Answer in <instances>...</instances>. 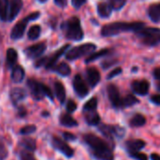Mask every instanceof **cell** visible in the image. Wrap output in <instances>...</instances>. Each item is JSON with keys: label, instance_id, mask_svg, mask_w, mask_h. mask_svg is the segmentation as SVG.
<instances>
[{"label": "cell", "instance_id": "6", "mask_svg": "<svg viewBox=\"0 0 160 160\" xmlns=\"http://www.w3.org/2000/svg\"><path fill=\"white\" fill-rule=\"evenodd\" d=\"M96 49H97V45L95 43H91V42L84 43V44L74 47V48L70 49L69 51H68L66 53V58H67V60L73 61V60L81 58L84 55L93 53L96 51Z\"/></svg>", "mask_w": 160, "mask_h": 160}, {"label": "cell", "instance_id": "5", "mask_svg": "<svg viewBox=\"0 0 160 160\" xmlns=\"http://www.w3.org/2000/svg\"><path fill=\"white\" fill-rule=\"evenodd\" d=\"M27 86L35 99L41 100L44 97H48L51 100H53V95L52 93V90L47 85L34 79H29L27 81Z\"/></svg>", "mask_w": 160, "mask_h": 160}, {"label": "cell", "instance_id": "27", "mask_svg": "<svg viewBox=\"0 0 160 160\" xmlns=\"http://www.w3.org/2000/svg\"><path fill=\"white\" fill-rule=\"evenodd\" d=\"M146 124V118L144 115L141 114V113H137L135 114L129 121V125L132 128H140L142 127Z\"/></svg>", "mask_w": 160, "mask_h": 160}, {"label": "cell", "instance_id": "36", "mask_svg": "<svg viewBox=\"0 0 160 160\" xmlns=\"http://www.w3.org/2000/svg\"><path fill=\"white\" fill-rule=\"evenodd\" d=\"M20 159L21 160H37L35 157L31 154L30 151H22L20 153Z\"/></svg>", "mask_w": 160, "mask_h": 160}, {"label": "cell", "instance_id": "50", "mask_svg": "<svg viewBox=\"0 0 160 160\" xmlns=\"http://www.w3.org/2000/svg\"><path fill=\"white\" fill-rule=\"evenodd\" d=\"M158 89L160 91V82H158Z\"/></svg>", "mask_w": 160, "mask_h": 160}, {"label": "cell", "instance_id": "24", "mask_svg": "<svg viewBox=\"0 0 160 160\" xmlns=\"http://www.w3.org/2000/svg\"><path fill=\"white\" fill-rule=\"evenodd\" d=\"M112 51V49L106 48V49H102V50H100L99 52H94L93 53H91V54L86 58L85 63H86V64H89V63H91V62H93V61L98 60V59L100 58V57H103V56H105V55H108L109 53H111Z\"/></svg>", "mask_w": 160, "mask_h": 160}, {"label": "cell", "instance_id": "10", "mask_svg": "<svg viewBox=\"0 0 160 160\" xmlns=\"http://www.w3.org/2000/svg\"><path fill=\"white\" fill-rule=\"evenodd\" d=\"M52 146H53L56 150H58L59 152H61L65 157H67V158H71V157H73V155H74L73 149H72L66 142H64V141L61 140L60 138L53 137L52 140Z\"/></svg>", "mask_w": 160, "mask_h": 160}, {"label": "cell", "instance_id": "26", "mask_svg": "<svg viewBox=\"0 0 160 160\" xmlns=\"http://www.w3.org/2000/svg\"><path fill=\"white\" fill-rule=\"evenodd\" d=\"M60 124L67 128H74L78 126V122L69 114H62L60 117Z\"/></svg>", "mask_w": 160, "mask_h": 160}, {"label": "cell", "instance_id": "33", "mask_svg": "<svg viewBox=\"0 0 160 160\" xmlns=\"http://www.w3.org/2000/svg\"><path fill=\"white\" fill-rule=\"evenodd\" d=\"M98 107V98H92L91 99H89L83 106V111L85 112H93L96 111Z\"/></svg>", "mask_w": 160, "mask_h": 160}, {"label": "cell", "instance_id": "12", "mask_svg": "<svg viewBox=\"0 0 160 160\" xmlns=\"http://www.w3.org/2000/svg\"><path fill=\"white\" fill-rule=\"evenodd\" d=\"M45 51H46V44L44 42H40V43L34 44L30 47H27L24 50V53L28 58L36 59L39 57Z\"/></svg>", "mask_w": 160, "mask_h": 160}, {"label": "cell", "instance_id": "29", "mask_svg": "<svg viewBox=\"0 0 160 160\" xmlns=\"http://www.w3.org/2000/svg\"><path fill=\"white\" fill-rule=\"evenodd\" d=\"M139 103V99L133 96V95H128L125 98H122V102H121V109H125L130 106H133L135 104Z\"/></svg>", "mask_w": 160, "mask_h": 160}, {"label": "cell", "instance_id": "9", "mask_svg": "<svg viewBox=\"0 0 160 160\" xmlns=\"http://www.w3.org/2000/svg\"><path fill=\"white\" fill-rule=\"evenodd\" d=\"M73 88H74V91L77 94V96L80 97L81 98H85L89 93L88 87L80 74L75 75V77L73 79Z\"/></svg>", "mask_w": 160, "mask_h": 160}, {"label": "cell", "instance_id": "47", "mask_svg": "<svg viewBox=\"0 0 160 160\" xmlns=\"http://www.w3.org/2000/svg\"><path fill=\"white\" fill-rule=\"evenodd\" d=\"M153 75H154V78L157 79V80H159L160 81V67H158L154 69L153 71Z\"/></svg>", "mask_w": 160, "mask_h": 160}, {"label": "cell", "instance_id": "2", "mask_svg": "<svg viewBox=\"0 0 160 160\" xmlns=\"http://www.w3.org/2000/svg\"><path fill=\"white\" fill-rule=\"evenodd\" d=\"M145 24L143 22H114L112 23H108L102 26L101 28V36L103 37H112L117 36L126 32H137L138 30L144 27Z\"/></svg>", "mask_w": 160, "mask_h": 160}, {"label": "cell", "instance_id": "11", "mask_svg": "<svg viewBox=\"0 0 160 160\" xmlns=\"http://www.w3.org/2000/svg\"><path fill=\"white\" fill-rule=\"evenodd\" d=\"M107 93L112 107L115 109H121L122 98L120 96L117 86H115L114 84H109L107 87Z\"/></svg>", "mask_w": 160, "mask_h": 160}, {"label": "cell", "instance_id": "44", "mask_svg": "<svg viewBox=\"0 0 160 160\" xmlns=\"http://www.w3.org/2000/svg\"><path fill=\"white\" fill-rule=\"evenodd\" d=\"M63 137L67 141H75L76 140V136L73 135V134H71V133H69V132H65L63 134Z\"/></svg>", "mask_w": 160, "mask_h": 160}, {"label": "cell", "instance_id": "21", "mask_svg": "<svg viewBox=\"0 0 160 160\" xmlns=\"http://www.w3.org/2000/svg\"><path fill=\"white\" fill-rule=\"evenodd\" d=\"M126 146L128 150L130 152H139L145 146V142L142 140H131L127 142Z\"/></svg>", "mask_w": 160, "mask_h": 160}, {"label": "cell", "instance_id": "17", "mask_svg": "<svg viewBox=\"0 0 160 160\" xmlns=\"http://www.w3.org/2000/svg\"><path fill=\"white\" fill-rule=\"evenodd\" d=\"M26 97V92L22 88H13L9 93V98L14 105L23 100Z\"/></svg>", "mask_w": 160, "mask_h": 160}, {"label": "cell", "instance_id": "18", "mask_svg": "<svg viewBox=\"0 0 160 160\" xmlns=\"http://www.w3.org/2000/svg\"><path fill=\"white\" fill-rule=\"evenodd\" d=\"M25 75V71L23 69V68L22 66L16 65L12 68V71H11V80L13 82L15 83H20L22 82L23 78Z\"/></svg>", "mask_w": 160, "mask_h": 160}, {"label": "cell", "instance_id": "34", "mask_svg": "<svg viewBox=\"0 0 160 160\" xmlns=\"http://www.w3.org/2000/svg\"><path fill=\"white\" fill-rule=\"evenodd\" d=\"M110 6L112 7V10H121L127 4V0H110Z\"/></svg>", "mask_w": 160, "mask_h": 160}, {"label": "cell", "instance_id": "8", "mask_svg": "<svg viewBox=\"0 0 160 160\" xmlns=\"http://www.w3.org/2000/svg\"><path fill=\"white\" fill-rule=\"evenodd\" d=\"M102 134L109 140H113V137H122L125 134V129L119 126H108V125H100L99 127Z\"/></svg>", "mask_w": 160, "mask_h": 160}, {"label": "cell", "instance_id": "31", "mask_svg": "<svg viewBox=\"0 0 160 160\" xmlns=\"http://www.w3.org/2000/svg\"><path fill=\"white\" fill-rule=\"evenodd\" d=\"M8 0H0V19L2 21L8 20Z\"/></svg>", "mask_w": 160, "mask_h": 160}, {"label": "cell", "instance_id": "45", "mask_svg": "<svg viewBox=\"0 0 160 160\" xmlns=\"http://www.w3.org/2000/svg\"><path fill=\"white\" fill-rule=\"evenodd\" d=\"M151 101L156 104V105H160V94H157L151 97Z\"/></svg>", "mask_w": 160, "mask_h": 160}, {"label": "cell", "instance_id": "43", "mask_svg": "<svg viewBox=\"0 0 160 160\" xmlns=\"http://www.w3.org/2000/svg\"><path fill=\"white\" fill-rule=\"evenodd\" d=\"M47 59H48V57H43V58L39 59V60H37V62L35 63V67H37V68H40V67H42V66L46 65V63H47Z\"/></svg>", "mask_w": 160, "mask_h": 160}, {"label": "cell", "instance_id": "1", "mask_svg": "<svg viewBox=\"0 0 160 160\" xmlns=\"http://www.w3.org/2000/svg\"><path fill=\"white\" fill-rule=\"evenodd\" d=\"M83 141L91 149L95 158L98 160L114 159L112 147H111L110 144L103 139L98 137L95 134L89 133L83 136Z\"/></svg>", "mask_w": 160, "mask_h": 160}, {"label": "cell", "instance_id": "38", "mask_svg": "<svg viewBox=\"0 0 160 160\" xmlns=\"http://www.w3.org/2000/svg\"><path fill=\"white\" fill-rule=\"evenodd\" d=\"M122 71H123V69H122L121 68H115L113 70H112V71L109 73V75L107 76V79H108V80H112V79H113L114 77L120 75V74L122 73Z\"/></svg>", "mask_w": 160, "mask_h": 160}, {"label": "cell", "instance_id": "39", "mask_svg": "<svg viewBox=\"0 0 160 160\" xmlns=\"http://www.w3.org/2000/svg\"><path fill=\"white\" fill-rule=\"evenodd\" d=\"M77 109V104L75 103V101H73L72 99H69L67 103V111L68 112H75Z\"/></svg>", "mask_w": 160, "mask_h": 160}, {"label": "cell", "instance_id": "40", "mask_svg": "<svg viewBox=\"0 0 160 160\" xmlns=\"http://www.w3.org/2000/svg\"><path fill=\"white\" fill-rule=\"evenodd\" d=\"M118 61L116 60V59H109V60H105V61H103L102 62V64H101V66H102V68H104V69H106V68H111L112 66H113L115 63H117Z\"/></svg>", "mask_w": 160, "mask_h": 160}, {"label": "cell", "instance_id": "30", "mask_svg": "<svg viewBox=\"0 0 160 160\" xmlns=\"http://www.w3.org/2000/svg\"><path fill=\"white\" fill-rule=\"evenodd\" d=\"M40 33H41V27L39 25H38V24H35V25H33V26H31L29 28V31L27 33V37H28L29 39L35 40V39L39 38Z\"/></svg>", "mask_w": 160, "mask_h": 160}, {"label": "cell", "instance_id": "13", "mask_svg": "<svg viewBox=\"0 0 160 160\" xmlns=\"http://www.w3.org/2000/svg\"><path fill=\"white\" fill-rule=\"evenodd\" d=\"M131 87L135 94H137L139 96H145L149 92L150 83L146 80H138V81H134L132 82Z\"/></svg>", "mask_w": 160, "mask_h": 160}, {"label": "cell", "instance_id": "15", "mask_svg": "<svg viewBox=\"0 0 160 160\" xmlns=\"http://www.w3.org/2000/svg\"><path fill=\"white\" fill-rule=\"evenodd\" d=\"M68 49H69V44H66V45H64L63 47H61L58 51H56L55 53H54L53 55H52L51 57H48L47 63H46V65H45V68H46L47 69H52V68L55 66L57 60H58L65 52H67V51H68Z\"/></svg>", "mask_w": 160, "mask_h": 160}, {"label": "cell", "instance_id": "16", "mask_svg": "<svg viewBox=\"0 0 160 160\" xmlns=\"http://www.w3.org/2000/svg\"><path fill=\"white\" fill-rule=\"evenodd\" d=\"M86 78L91 87H96L100 81V73L98 68L90 67L86 69Z\"/></svg>", "mask_w": 160, "mask_h": 160}, {"label": "cell", "instance_id": "23", "mask_svg": "<svg viewBox=\"0 0 160 160\" xmlns=\"http://www.w3.org/2000/svg\"><path fill=\"white\" fill-rule=\"evenodd\" d=\"M52 70L56 73H58L59 75L63 76V77H67L68 76L70 73H71V69H70V67L65 63V62H62L58 65H55L53 68H52Z\"/></svg>", "mask_w": 160, "mask_h": 160}, {"label": "cell", "instance_id": "7", "mask_svg": "<svg viewBox=\"0 0 160 160\" xmlns=\"http://www.w3.org/2000/svg\"><path fill=\"white\" fill-rule=\"evenodd\" d=\"M39 16H40V12L37 11V12H33V13L27 15L25 18H23L22 20L19 21L14 25V27L12 28L11 33H10V38L12 39H20V38H22V36H23V34H24V31L26 29L27 23L30 21L37 20Z\"/></svg>", "mask_w": 160, "mask_h": 160}, {"label": "cell", "instance_id": "48", "mask_svg": "<svg viewBox=\"0 0 160 160\" xmlns=\"http://www.w3.org/2000/svg\"><path fill=\"white\" fill-rule=\"evenodd\" d=\"M151 160H160V156L157 153H153L151 155Z\"/></svg>", "mask_w": 160, "mask_h": 160}, {"label": "cell", "instance_id": "3", "mask_svg": "<svg viewBox=\"0 0 160 160\" xmlns=\"http://www.w3.org/2000/svg\"><path fill=\"white\" fill-rule=\"evenodd\" d=\"M62 29L68 39L80 41L83 38L84 34L81 25V21L78 17L73 16L66 21L62 25Z\"/></svg>", "mask_w": 160, "mask_h": 160}, {"label": "cell", "instance_id": "14", "mask_svg": "<svg viewBox=\"0 0 160 160\" xmlns=\"http://www.w3.org/2000/svg\"><path fill=\"white\" fill-rule=\"evenodd\" d=\"M22 8V0H10L8 4V21H13Z\"/></svg>", "mask_w": 160, "mask_h": 160}, {"label": "cell", "instance_id": "49", "mask_svg": "<svg viewBox=\"0 0 160 160\" xmlns=\"http://www.w3.org/2000/svg\"><path fill=\"white\" fill-rule=\"evenodd\" d=\"M38 2H40V3H45V2H47V0H38Z\"/></svg>", "mask_w": 160, "mask_h": 160}, {"label": "cell", "instance_id": "4", "mask_svg": "<svg viewBox=\"0 0 160 160\" xmlns=\"http://www.w3.org/2000/svg\"><path fill=\"white\" fill-rule=\"evenodd\" d=\"M135 35L145 46L156 47L160 44V28L144 26L135 32Z\"/></svg>", "mask_w": 160, "mask_h": 160}, {"label": "cell", "instance_id": "37", "mask_svg": "<svg viewBox=\"0 0 160 160\" xmlns=\"http://www.w3.org/2000/svg\"><path fill=\"white\" fill-rule=\"evenodd\" d=\"M129 156L137 160H148V158L145 154L140 153V152H130Z\"/></svg>", "mask_w": 160, "mask_h": 160}, {"label": "cell", "instance_id": "22", "mask_svg": "<svg viewBox=\"0 0 160 160\" xmlns=\"http://www.w3.org/2000/svg\"><path fill=\"white\" fill-rule=\"evenodd\" d=\"M18 60V53L17 51L9 48L7 50V53H6V64L8 66V68H13L16 64Z\"/></svg>", "mask_w": 160, "mask_h": 160}, {"label": "cell", "instance_id": "46", "mask_svg": "<svg viewBox=\"0 0 160 160\" xmlns=\"http://www.w3.org/2000/svg\"><path fill=\"white\" fill-rule=\"evenodd\" d=\"M54 3L60 8H65L68 5V0H54Z\"/></svg>", "mask_w": 160, "mask_h": 160}, {"label": "cell", "instance_id": "35", "mask_svg": "<svg viewBox=\"0 0 160 160\" xmlns=\"http://www.w3.org/2000/svg\"><path fill=\"white\" fill-rule=\"evenodd\" d=\"M36 129H37L36 126H34V125H29V126H25V127H23L22 128H21L20 133H21L22 135H29V134L34 133V132L36 131Z\"/></svg>", "mask_w": 160, "mask_h": 160}, {"label": "cell", "instance_id": "28", "mask_svg": "<svg viewBox=\"0 0 160 160\" xmlns=\"http://www.w3.org/2000/svg\"><path fill=\"white\" fill-rule=\"evenodd\" d=\"M85 120H86L87 124L90 126H98L100 122V116L97 112V111L88 112H86Z\"/></svg>", "mask_w": 160, "mask_h": 160}, {"label": "cell", "instance_id": "25", "mask_svg": "<svg viewBox=\"0 0 160 160\" xmlns=\"http://www.w3.org/2000/svg\"><path fill=\"white\" fill-rule=\"evenodd\" d=\"M54 90H55V95L57 99L60 101V103H64L66 100V89L65 86L63 85L62 82H56L54 83Z\"/></svg>", "mask_w": 160, "mask_h": 160}, {"label": "cell", "instance_id": "20", "mask_svg": "<svg viewBox=\"0 0 160 160\" xmlns=\"http://www.w3.org/2000/svg\"><path fill=\"white\" fill-rule=\"evenodd\" d=\"M97 11L98 14L103 18V19H107L109 17H111L112 12V8L110 6V4L105 3V2H100L98 4V8H97Z\"/></svg>", "mask_w": 160, "mask_h": 160}, {"label": "cell", "instance_id": "32", "mask_svg": "<svg viewBox=\"0 0 160 160\" xmlns=\"http://www.w3.org/2000/svg\"><path fill=\"white\" fill-rule=\"evenodd\" d=\"M21 144L22 147H24L27 151H30V152H33L37 149V142L34 139H31V138L23 139Z\"/></svg>", "mask_w": 160, "mask_h": 160}, {"label": "cell", "instance_id": "41", "mask_svg": "<svg viewBox=\"0 0 160 160\" xmlns=\"http://www.w3.org/2000/svg\"><path fill=\"white\" fill-rule=\"evenodd\" d=\"M8 157V150L4 143L0 142V160H4Z\"/></svg>", "mask_w": 160, "mask_h": 160}, {"label": "cell", "instance_id": "42", "mask_svg": "<svg viewBox=\"0 0 160 160\" xmlns=\"http://www.w3.org/2000/svg\"><path fill=\"white\" fill-rule=\"evenodd\" d=\"M87 2V0H71V4L72 6L76 8L79 9L82 6H83L85 3Z\"/></svg>", "mask_w": 160, "mask_h": 160}, {"label": "cell", "instance_id": "19", "mask_svg": "<svg viewBox=\"0 0 160 160\" xmlns=\"http://www.w3.org/2000/svg\"><path fill=\"white\" fill-rule=\"evenodd\" d=\"M150 20L154 22H160V3H155L149 6L147 10Z\"/></svg>", "mask_w": 160, "mask_h": 160}]
</instances>
